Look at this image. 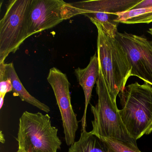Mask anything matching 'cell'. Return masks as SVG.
<instances>
[{"label":"cell","mask_w":152,"mask_h":152,"mask_svg":"<svg viewBox=\"0 0 152 152\" xmlns=\"http://www.w3.org/2000/svg\"><path fill=\"white\" fill-rule=\"evenodd\" d=\"M97 29V54L107 87L113 100L125 87L131 76L132 66L125 50L114 36H109L97 22L91 20Z\"/></svg>","instance_id":"1"},{"label":"cell","mask_w":152,"mask_h":152,"mask_svg":"<svg viewBox=\"0 0 152 152\" xmlns=\"http://www.w3.org/2000/svg\"><path fill=\"white\" fill-rule=\"evenodd\" d=\"M119 113L131 137L137 141L152 132V86L137 82L125 86L119 93Z\"/></svg>","instance_id":"2"},{"label":"cell","mask_w":152,"mask_h":152,"mask_svg":"<svg viewBox=\"0 0 152 152\" xmlns=\"http://www.w3.org/2000/svg\"><path fill=\"white\" fill-rule=\"evenodd\" d=\"M58 129L51 125L48 114L25 111L19 119L18 151L24 152H57L62 142Z\"/></svg>","instance_id":"3"},{"label":"cell","mask_w":152,"mask_h":152,"mask_svg":"<svg viewBox=\"0 0 152 152\" xmlns=\"http://www.w3.org/2000/svg\"><path fill=\"white\" fill-rule=\"evenodd\" d=\"M96 84L98 102L96 105H91L94 116L91 132L100 138H113L137 145L136 140L131 137L122 121L116 103L108 91L100 66Z\"/></svg>","instance_id":"4"},{"label":"cell","mask_w":152,"mask_h":152,"mask_svg":"<svg viewBox=\"0 0 152 152\" xmlns=\"http://www.w3.org/2000/svg\"><path fill=\"white\" fill-rule=\"evenodd\" d=\"M33 0L9 1L0 21V63L15 53L27 38L28 19Z\"/></svg>","instance_id":"5"},{"label":"cell","mask_w":152,"mask_h":152,"mask_svg":"<svg viewBox=\"0 0 152 152\" xmlns=\"http://www.w3.org/2000/svg\"><path fill=\"white\" fill-rule=\"evenodd\" d=\"M77 15H80L78 9L63 0H33L28 19V37Z\"/></svg>","instance_id":"6"},{"label":"cell","mask_w":152,"mask_h":152,"mask_svg":"<svg viewBox=\"0 0 152 152\" xmlns=\"http://www.w3.org/2000/svg\"><path fill=\"white\" fill-rule=\"evenodd\" d=\"M115 38L125 50L131 65V76L152 86V41L142 36L117 32Z\"/></svg>","instance_id":"7"},{"label":"cell","mask_w":152,"mask_h":152,"mask_svg":"<svg viewBox=\"0 0 152 152\" xmlns=\"http://www.w3.org/2000/svg\"><path fill=\"white\" fill-rule=\"evenodd\" d=\"M47 80L54 91L59 107L66 143L67 145L71 146L75 142L79 121L71 102V84L66 75L56 67L50 70Z\"/></svg>","instance_id":"8"},{"label":"cell","mask_w":152,"mask_h":152,"mask_svg":"<svg viewBox=\"0 0 152 152\" xmlns=\"http://www.w3.org/2000/svg\"><path fill=\"white\" fill-rule=\"evenodd\" d=\"M142 0H98L71 3L79 10L80 15L100 13L117 14L132 9Z\"/></svg>","instance_id":"9"},{"label":"cell","mask_w":152,"mask_h":152,"mask_svg":"<svg viewBox=\"0 0 152 152\" xmlns=\"http://www.w3.org/2000/svg\"><path fill=\"white\" fill-rule=\"evenodd\" d=\"M99 62L97 53L91 57L89 64L87 67L83 69L78 67L75 71L79 84L83 89L85 96V107L81 119V130H86L87 127V109L91 99L92 89L99 75Z\"/></svg>","instance_id":"10"},{"label":"cell","mask_w":152,"mask_h":152,"mask_svg":"<svg viewBox=\"0 0 152 152\" xmlns=\"http://www.w3.org/2000/svg\"><path fill=\"white\" fill-rule=\"evenodd\" d=\"M9 79L13 85V92L15 96H19L21 100L39 108L45 113L50 111L47 105L31 95L24 88L17 74L13 63H0V81Z\"/></svg>","instance_id":"11"},{"label":"cell","mask_w":152,"mask_h":152,"mask_svg":"<svg viewBox=\"0 0 152 152\" xmlns=\"http://www.w3.org/2000/svg\"><path fill=\"white\" fill-rule=\"evenodd\" d=\"M68 152H107L104 143L91 132L81 130L79 140L75 141Z\"/></svg>","instance_id":"12"},{"label":"cell","mask_w":152,"mask_h":152,"mask_svg":"<svg viewBox=\"0 0 152 152\" xmlns=\"http://www.w3.org/2000/svg\"><path fill=\"white\" fill-rule=\"evenodd\" d=\"M115 23L127 24H148L152 23V7L146 8L132 9L126 12L118 13Z\"/></svg>","instance_id":"13"},{"label":"cell","mask_w":152,"mask_h":152,"mask_svg":"<svg viewBox=\"0 0 152 152\" xmlns=\"http://www.w3.org/2000/svg\"><path fill=\"white\" fill-rule=\"evenodd\" d=\"M107 152H141L137 146L113 138H100Z\"/></svg>","instance_id":"14"},{"label":"cell","mask_w":152,"mask_h":152,"mask_svg":"<svg viewBox=\"0 0 152 152\" xmlns=\"http://www.w3.org/2000/svg\"><path fill=\"white\" fill-rule=\"evenodd\" d=\"M13 85L9 79L0 81V96H6V94L13 91Z\"/></svg>","instance_id":"15"},{"label":"cell","mask_w":152,"mask_h":152,"mask_svg":"<svg viewBox=\"0 0 152 152\" xmlns=\"http://www.w3.org/2000/svg\"><path fill=\"white\" fill-rule=\"evenodd\" d=\"M150 7H152V0H142L141 2L137 4L132 9L146 8Z\"/></svg>","instance_id":"16"},{"label":"cell","mask_w":152,"mask_h":152,"mask_svg":"<svg viewBox=\"0 0 152 152\" xmlns=\"http://www.w3.org/2000/svg\"><path fill=\"white\" fill-rule=\"evenodd\" d=\"M5 96H0V109H1L3 107Z\"/></svg>","instance_id":"17"},{"label":"cell","mask_w":152,"mask_h":152,"mask_svg":"<svg viewBox=\"0 0 152 152\" xmlns=\"http://www.w3.org/2000/svg\"><path fill=\"white\" fill-rule=\"evenodd\" d=\"M0 141L2 143V144H4L5 142V138H4V135L2 133V131H1L0 133Z\"/></svg>","instance_id":"18"},{"label":"cell","mask_w":152,"mask_h":152,"mask_svg":"<svg viewBox=\"0 0 152 152\" xmlns=\"http://www.w3.org/2000/svg\"><path fill=\"white\" fill-rule=\"evenodd\" d=\"M148 33L149 34H151L152 36V27L151 28H149V30L148 31Z\"/></svg>","instance_id":"19"},{"label":"cell","mask_w":152,"mask_h":152,"mask_svg":"<svg viewBox=\"0 0 152 152\" xmlns=\"http://www.w3.org/2000/svg\"><path fill=\"white\" fill-rule=\"evenodd\" d=\"M17 152H21V151H18V150Z\"/></svg>","instance_id":"20"}]
</instances>
